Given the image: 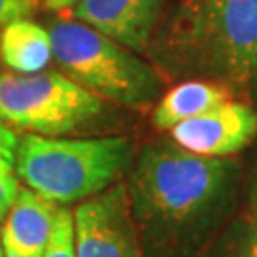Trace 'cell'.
<instances>
[{"mask_svg": "<svg viewBox=\"0 0 257 257\" xmlns=\"http://www.w3.org/2000/svg\"><path fill=\"white\" fill-rule=\"evenodd\" d=\"M59 206L31 189L19 191L2 219L0 244L4 257H42L52 238Z\"/></svg>", "mask_w": 257, "mask_h": 257, "instance_id": "9", "label": "cell"}, {"mask_svg": "<svg viewBox=\"0 0 257 257\" xmlns=\"http://www.w3.org/2000/svg\"><path fill=\"white\" fill-rule=\"evenodd\" d=\"M236 174L230 158L194 155L174 141L145 147L126 185L141 244L156 257L185 255L225 211Z\"/></svg>", "mask_w": 257, "mask_h": 257, "instance_id": "1", "label": "cell"}, {"mask_svg": "<svg viewBox=\"0 0 257 257\" xmlns=\"http://www.w3.org/2000/svg\"><path fill=\"white\" fill-rule=\"evenodd\" d=\"M78 0H42V4L52 12H71Z\"/></svg>", "mask_w": 257, "mask_h": 257, "instance_id": "17", "label": "cell"}, {"mask_svg": "<svg viewBox=\"0 0 257 257\" xmlns=\"http://www.w3.org/2000/svg\"><path fill=\"white\" fill-rule=\"evenodd\" d=\"M42 257H76L73 213L67 208H59L57 211L54 232Z\"/></svg>", "mask_w": 257, "mask_h": 257, "instance_id": "13", "label": "cell"}, {"mask_svg": "<svg viewBox=\"0 0 257 257\" xmlns=\"http://www.w3.org/2000/svg\"><path fill=\"white\" fill-rule=\"evenodd\" d=\"M229 99H232V88L225 84L200 78L183 80L156 101L153 124L158 130H172Z\"/></svg>", "mask_w": 257, "mask_h": 257, "instance_id": "10", "label": "cell"}, {"mask_svg": "<svg viewBox=\"0 0 257 257\" xmlns=\"http://www.w3.org/2000/svg\"><path fill=\"white\" fill-rule=\"evenodd\" d=\"M206 257H257V219L232 223Z\"/></svg>", "mask_w": 257, "mask_h": 257, "instance_id": "12", "label": "cell"}, {"mask_svg": "<svg viewBox=\"0 0 257 257\" xmlns=\"http://www.w3.org/2000/svg\"><path fill=\"white\" fill-rule=\"evenodd\" d=\"M73 223L76 257H145L124 183L82 200Z\"/></svg>", "mask_w": 257, "mask_h": 257, "instance_id": "6", "label": "cell"}, {"mask_svg": "<svg viewBox=\"0 0 257 257\" xmlns=\"http://www.w3.org/2000/svg\"><path fill=\"white\" fill-rule=\"evenodd\" d=\"M19 191H21V185L16 174L14 160L0 158V221L6 217L12 204L18 198Z\"/></svg>", "mask_w": 257, "mask_h": 257, "instance_id": "14", "label": "cell"}, {"mask_svg": "<svg viewBox=\"0 0 257 257\" xmlns=\"http://www.w3.org/2000/svg\"><path fill=\"white\" fill-rule=\"evenodd\" d=\"M255 78H257V76H255Z\"/></svg>", "mask_w": 257, "mask_h": 257, "instance_id": "20", "label": "cell"}, {"mask_svg": "<svg viewBox=\"0 0 257 257\" xmlns=\"http://www.w3.org/2000/svg\"><path fill=\"white\" fill-rule=\"evenodd\" d=\"M105 112V99L61 71H0V122L8 128L59 138L90 128Z\"/></svg>", "mask_w": 257, "mask_h": 257, "instance_id": "5", "label": "cell"}, {"mask_svg": "<svg viewBox=\"0 0 257 257\" xmlns=\"http://www.w3.org/2000/svg\"><path fill=\"white\" fill-rule=\"evenodd\" d=\"M18 141L16 134L12 132V128H8L6 124L0 122V158H10L14 160L16 156V149H18Z\"/></svg>", "mask_w": 257, "mask_h": 257, "instance_id": "16", "label": "cell"}, {"mask_svg": "<svg viewBox=\"0 0 257 257\" xmlns=\"http://www.w3.org/2000/svg\"><path fill=\"white\" fill-rule=\"evenodd\" d=\"M145 54L168 78L248 86L257 76V0H179Z\"/></svg>", "mask_w": 257, "mask_h": 257, "instance_id": "2", "label": "cell"}, {"mask_svg": "<svg viewBox=\"0 0 257 257\" xmlns=\"http://www.w3.org/2000/svg\"><path fill=\"white\" fill-rule=\"evenodd\" d=\"M175 145L200 156L227 158L246 149L257 136V112L242 101L221 103L170 130Z\"/></svg>", "mask_w": 257, "mask_h": 257, "instance_id": "7", "label": "cell"}, {"mask_svg": "<svg viewBox=\"0 0 257 257\" xmlns=\"http://www.w3.org/2000/svg\"><path fill=\"white\" fill-rule=\"evenodd\" d=\"M37 6V0H0V31L16 19L27 18Z\"/></svg>", "mask_w": 257, "mask_h": 257, "instance_id": "15", "label": "cell"}, {"mask_svg": "<svg viewBox=\"0 0 257 257\" xmlns=\"http://www.w3.org/2000/svg\"><path fill=\"white\" fill-rule=\"evenodd\" d=\"M48 33L61 73L88 92L128 109L160 99V74L136 52L76 19H61Z\"/></svg>", "mask_w": 257, "mask_h": 257, "instance_id": "4", "label": "cell"}, {"mask_svg": "<svg viewBox=\"0 0 257 257\" xmlns=\"http://www.w3.org/2000/svg\"><path fill=\"white\" fill-rule=\"evenodd\" d=\"M162 4L164 0H78L69 14L132 52L145 54Z\"/></svg>", "mask_w": 257, "mask_h": 257, "instance_id": "8", "label": "cell"}, {"mask_svg": "<svg viewBox=\"0 0 257 257\" xmlns=\"http://www.w3.org/2000/svg\"><path fill=\"white\" fill-rule=\"evenodd\" d=\"M0 59L10 71L35 74L46 71L52 61L48 29L27 18L16 19L0 31Z\"/></svg>", "mask_w": 257, "mask_h": 257, "instance_id": "11", "label": "cell"}, {"mask_svg": "<svg viewBox=\"0 0 257 257\" xmlns=\"http://www.w3.org/2000/svg\"><path fill=\"white\" fill-rule=\"evenodd\" d=\"M249 204H251V213H253L251 217L257 219V177L251 185V191H249Z\"/></svg>", "mask_w": 257, "mask_h": 257, "instance_id": "18", "label": "cell"}, {"mask_svg": "<svg viewBox=\"0 0 257 257\" xmlns=\"http://www.w3.org/2000/svg\"><path fill=\"white\" fill-rule=\"evenodd\" d=\"M134 141L109 138H48L18 141L14 166L27 189L54 204L82 202L118 181L134 162Z\"/></svg>", "mask_w": 257, "mask_h": 257, "instance_id": "3", "label": "cell"}, {"mask_svg": "<svg viewBox=\"0 0 257 257\" xmlns=\"http://www.w3.org/2000/svg\"><path fill=\"white\" fill-rule=\"evenodd\" d=\"M0 257H4V253H2V244H0Z\"/></svg>", "mask_w": 257, "mask_h": 257, "instance_id": "19", "label": "cell"}]
</instances>
